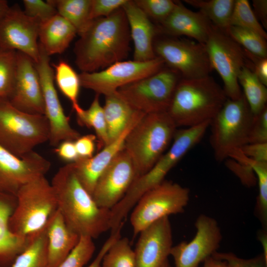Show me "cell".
<instances>
[{"label":"cell","mask_w":267,"mask_h":267,"mask_svg":"<svg viewBox=\"0 0 267 267\" xmlns=\"http://www.w3.org/2000/svg\"><path fill=\"white\" fill-rule=\"evenodd\" d=\"M230 26L254 31L267 39V34L254 13L247 0H235L231 16Z\"/></svg>","instance_id":"obj_38"},{"label":"cell","mask_w":267,"mask_h":267,"mask_svg":"<svg viewBox=\"0 0 267 267\" xmlns=\"http://www.w3.org/2000/svg\"><path fill=\"white\" fill-rule=\"evenodd\" d=\"M102 267H136L134 250L127 237H120L103 257Z\"/></svg>","instance_id":"obj_35"},{"label":"cell","mask_w":267,"mask_h":267,"mask_svg":"<svg viewBox=\"0 0 267 267\" xmlns=\"http://www.w3.org/2000/svg\"><path fill=\"white\" fill-rule=\"evenodd\" d=\"M18 110L32 114L44 115L42 87L34 62L17 51L14 87L9 100Z\"/></svg>","instance_id":"obj_19"},{"label":"cell","mask_w":267,"mask_h":267,"mask_svg":"<svg viewBox=\"0 0 267 267\" xmlns=\"http://www.w3.org/2000/svg\"><path fill=\"white\" fill-rule=\"evenodd\" d=\"M134 250L136 267H162L168 260L173 247V235L169 217L142 230Z\"/></svg>","instance_id":"obj_20"},{"label":"cell","mask_w":267,"mask_h":267,"mask_svg":"<svg viewBox=\"0 0 267 267\" xmlns=\"http://www.w3.org/2000/svg\"><path fill=\"white\" fill-rule=\"evenodd\" d=\"M238 81L243 89L244 96L252 114H259L266 107L267 102V89L254 73L246 66L241 70Z\"/></svg>","instance_id":"obj_29"},{"label":"cell","mask_w":267,"mask_h":267,"mask_svg":"<svg viewBox=\"0 0 267 267\" xmlns=\"http://www.w3.org/2000/svg\"><path fill=\"white\" fill-rule=\"evenodd\" d=\"M79 36L74 52L82 72L104 69L128 55L131 35L122 7L108 16L91 20Z\"/></svg>","instance_id":"obj_1"},{"label":"cell","mask_w":267,"mask_h":267,"mask_svg":"<svg viewBox=\"0 0 267 267\" xmlns=\"http://www.w3.org/2000/svg\"><path fill=\"white\" fill-rule=\"evenodd\" d=\"M253 119L243 94L236 100L227 99L210 125V142L217 161L225 160L248 143Z\"/></svg>","instance_id":"obj_8"},{"label":"cell","mask_w":267,"mask_h":267,"mask_svg":"<svg viewBox=\"0 0 267 267\" xmlns=\"http://www.w3.org/2000/svg\"><path fill=\"white\" fill-rule=\"evenodd\" d=\"M40 24L39 20L27 16L18 4L10 6L0 20V48L22 52L37 62Z\"/></svg>","instance_id":"obj_15"},{"label":"cell","mask_w":267,"mask_h":267,"mask_svg":"<svg viewBox=\"0 0 267 267\" xmlns=\"http://www.w3.org/2000/svg\"><path fill=\"white\" fill-rule=\"evenodd\" d=\"M128 0H91L89 18L90 20L107 17L122 7Z\"/></svg>","instance_id":"obj_44"},{"label":"cell","mask_w":267,"mask_h":267,"mask_svg":"<svg viewBox=\"0 0 267 267\" xmlns=\"http://www.w3.org/2000/svg\"><path fill=\"white\" fill-rule=\"evenodd\" d=\"M40 54L34 63L38 73L44 103V115L47 120L49 144L56 147L65 140L75 141L81 135L73 129L62 106L54 85V70L50 63L49 56L39 44Z\"/></svg>","instance_id":"obj_14"},{"label":"cell","mask_w":267,"mask_h":267,"mask_svg":"<svg viewBox=\"0 0 267 267\" xmlns=\"http://www.w3.org/2000/svg\"><path fill=\"white\" fill-rule=\"evenodd\" d=\"M136 4L150 19L163 22L175 8L177 1L171 0H136Z\"/></svg>","instance_id":"obj_40"},{"label":"cell","mask_w":267,"mask_h":267,"mask_svg":"<svg viewBox=\"0 0 267 267\" xmlns=\"http://www.w3.org/2000/svg\"><path fill=\"white\" fill-rule=\"evenodd\" d=\"M210 121L183 129L177 130L173 142L153 166L136 178L128 191L117 204L116 209L127 215L147 191L165 180L170 170L195 145L199 142L210 126Z\"/></svg>","instance_id":"obj_5"},{"label":"cell","mask_w":267,"mask_h":267,"mask_svg":"<svg viewBox=\"0 0 267 267\" xmlns=\"http://www.w3.org/2000/svg\"><path fill=\"white\" fill-rule=\"evenodd\" d=\"M57 14L70 22L80 35L88 27L91 0H51Z\"/></svg>","instance_id":"obj_32"},{"label":"cell","mask_w":267,"mask_h":267,"mask_svg":"<svg viewBox=\"0 0 267 267\" xmlns=\"http://www.w3.org/2000/svg\"><path fill=\"white\" fill-rule=\"evenodd\" d=\"M77 34L74 27L57 14L41 23L39 43L48 56L61 54L68 48Z\"/></svg>","instance_id":"obj_26"},{"label":"cell","mask_w":267,"mask_h":267,"mask_svg":"<svg viewBox=\"0 0 267 267\" xmlns=\"http://www.w3.org/2000/svg\"><path fill=\"white\" fill-rule=\"evenodd\" d=\"M145 114L139 112L118 138L100 149L96 155L89 158H79L72 163L77 178L91 195L98 178L117 154L124 149L127 135Z\"/></svg>","instance_id":"obj_21"},{"label":"cell","mask_w":267,"mask_h":267,"mask_svg":"<svg viewBox=\"0 0 267 267\" xmlns=\"http://www.w3.org/2000/svg\"><path fill=\"white\" fill-rule=\"evenodd\" d=\"M267 143V106L253 115L248 137V143Z\"/></svg>","instance_id":"obj_43"},{"label":"cell","mask_w":267,"mask_h":267,"mask_svg":"<svg viewBox=\"0 0 267 267\" xmlns=\"http://www.w3.org/2000/svg\"><path fill=\"white\" fill-rule=\"evenodd\" d=\"M189 195L188 188L166 180L147 191L135 205L131 215L134 236L164 217L183 213Z\"/></svg>","instance_id":"obj_9"},{"label":"cell","mask_w":267,"mask_h":267,"mask_svg":"<svg viewBox=\"0 0 267 267\" xmlns=\"http://www.w3.org/2000/svg\"><path fill=\"white\" fill-rule=\"evenodd\" d=\"M212 256L225 261L230 267H267V258L263 253L249 259L239 258L231 252H216Z\"/></svg>","instance_id":"obj_42"},{"label":"cell","mask_w":267,"mask_h":267,"mask_svg":"<svg viewBox=\"0 0 267 267\" xmlns=\"http://www.w3.org/2000/svg\"><path fill=\"white\" fill-rule=\"evenodd\" d=\"M160 57L145 62L134 60L117 62L106 68L79 74L81 86L104 96L115 93L120 88L152 75L164 67Z\"/></svg>","instance_id":"obj_12"},{"label":"cell","mask_w":267,"mask_h":267,"mask_svg":"<svg viewBox=\"0 0 267 267\" xmlns=\"http://www.w3.org/2000/svg\"><path fill=\"white\" fill-rule=\"evenodd\" d=\"M228 166L245 185H253L256 182L254 173L250 167L240 164L233 160L228 162Z\"/></svg>","instance_id":"obj_48"},{"label":"cell","mask_w":267,"mask_h":267,"mask_svg":"<svg viewBox=\"0 0 267 267\" xmlns=\"http://www.w3.org/2000/svg\"><path fill=\"white\" fill-rule=\"evenodd\" d=\"M235 0H185V2L199 9L212 24L226 33Z\"/></svg>","instance_id":"obj_28"},{"label":"cell","mask_w":267,"mask_h":267,"mask_svg":"<svg viewBox=\"0 0 267 267\" xmlns=\"http://www.w3.org/2000/svg\"><path fill=\"white\" fill-rule=\"evenodd\" d=\"M0 49H1L0 48Z\"/></svg>","instance_id":"obj_55"},{"label":"cell","mask_w":267,"mask_h":267,"mask_svg":"<svg viewBox=\"0 0 267 267\" xmlns=\"http://www.w3.org/2000/svg\"><path fill=\"white\" fill-rule=\"evenodd\" d=\"M96 137L92 134L80 136L74 141L79 158H89L93 156Z\"/></svg>","instance_id":"obj_46"},{"label":"cell","mask_w":267,"mask_h":267,"mask_svg":"<svg viewBox=\"0 0 267 267\" xmlns=\"http://www.w3.org/2000/svg\"><path fill=\"white\" fill-rule=\"evenodd\" d=\"M17 51L0 49V99L9 100L14 87Z\"/></svg>","instance_id":"obj_37"},{"label":"cell","mask_w":267,"mask_h":267,"mask_svg":"<svg viewBox=\"0 0 267 267\" xmlns=\"http://www.w3.org/2000/svg\"><path fill=\"white\" fill-rule=\"evenodd\" d=\"M253 11L263 27L267 29V0H252Z\"/></svg>","instance_id":"obj_51"},{"label":"cell","mask_w":267,"mask_h":267,"mask_svg":"<svg viewBox=\"0 0 267 267\" xmlns=\"http://www.w3.org/2000/svg\"><path fill=\"white\" fill-rule=\"evenodd\" d=\"M105 97L103 108L110 143L122 134L140 112L134 109L116 92Z\"/></svg>","instance_id":"obj_27"},{"label":"cell","mask_w":267,"mask_h":267,"mask_svg":"<svg viewBox=\"0 0 267 267\" xmlns=\"http://www.w3.org/2000/svg\"><path fill=\"white\" fill-rule=\"evenodd\" d=\"M49 135L44 115L24 112L8 99H0V146L21 158L48 141Z\"/></svg>","instance_id":"obj_7"},{"label":"cell","mask_w":267,"mask_h":267,"mask_svg":"<svg viewBox=\"0 0 267 267\" xmlns=\"http://www.w3.org/2000/svg\"><path fill=\"white\" fill-rule=\"evenodd\" d=\"M154 50L169 68L183 79L210 75L213 70L205 44L188 39L166 38L156 42Z\"/></svg>","instance_id":"obj_13"},{"label":"cell","mask_w":267,"mask_h":267,"mask_svg":"<svg viewBox=\"0 0 267 267\" xmlns=\"http://www.w3.org/2000/svg\"><path fill=\"white\" fill-rule=\"evenodd\" d=\"M95 250L93 239L80 236L77 245L57 267H84L91 259Z\"/></svg>","instance_id":"obj_39"},{"label":"cell","mask_w":267,"mask_h":267,"mask_svg":"<svg viewBox=\"0 0 267 267\" xmlns=\"http://www.w3.org/2000/svg\"><path fill=\"white\" fill-rule=\"evenodd\" d=\"M49 267H57L78 244L80 236L66 223L58 209L45 225Z\"/></svg>","instance_id":"obj_25"},{"label":"cell","mask_w":267,"mask_h":267,"mask_svg":"<svg viewBox=\"0 0 267 267\" xmlns=\"http://www.w3.org/2000/svg\"><path fill=\"white\" fill-rule=\"evenodd\" d=\"M240 150L253 160L267 163V143H248L243 146Z\"/></svg>","instance_id":"obj_47"},{"label":"cell","mask_w":267,"mask_h":267,"mask_svg":"<svg viewBox=\"0 0 267 267\" xmlns=\"http://www.w3.org/2000/svg\"><path fill=\"white\" fill-rule=\"evenodd\" d=\"M226 33L243 48L249 52L267 58V39L251 30L230 26Z\"/></svg>","instance_id":"obj_36"},{"label":"cell","mask_w":267,"mask_h":267,"mask_svg":"<svg viewBox=\"0 0 267 267\" xmlns=\"http://www.w3.org/2000/svg\"><path fill=\"white\" fill-rule=\"evenodd\" d=\"M122 227V226H121L115 231H111L110 236L104 243L94 260L87 267H102L101 262L103 257L113 243L121 237L120 232Z\"/></svg>","instance_id":"obj_50"},{"label":"cell","mask_w":267,"mask_h":267,"mask_svg":"<svg viewBox=\"0 0 267 267\" xmlns=\"http://www.w3.org/2000/svg\"><path fill=\"white\" fill-rule=\"evenodd\" d=\"M161 30L173 36H183L205 44L213 25L200 11H193L181 2L161 24Z\"/></svg>","instance_id":"obj_22"},{"label":"cell","mask_w":267,"mask_h":267,"mask_svg":"<svg viewBox=\"0 0 267 267\" xmlns=\"http://www.w3.org/2000/svg\"><path fill=\"white\" fill-rule=\"evenodd\" d=\"M16 204L15 196L0 191V267H9L30 240L13 234L9 229V220Z\"/></svg>","instance_id":"obj_24"},{"label":"cell","mask_w":267,"mask_h":267,"mask_svg":"<svg viewBox=\"0 0 267 267\" xmlns=\"http://www.w3.org/2000/svg\"><path fill=\"white\" fill-rule=\"evenodd\" d=\"M241 164L250 166L257 177L259 194L257 197L255 213L260 221L263 230L267 227V163L253 160L242 153L236 158Z\"/></svg>","instance_id":"obj_34"},{"label":"cell","mask_w":267,"mask_h":267,"mask_svg":"<svg viewBox=\"0 0 267 267\" xmlns=\"http://www.w3.org/2000/svg\"><path fill=\"white\" fill-rule=\"evenodd\" d=\"M227 99L223 88L210 75L181 78L167 112L177 127H193L211 121Z\"/></svg>","instance_id":"obj_3"},{"label":"cell","mask_w":267,"mask_h":267,"mask_svg":"<svg viewBox=\"0 0 267 267\" xmlns=\"http://www.w3.org/2000/svg\"><path fill=\"white\" fill-rule=\"evenodd\" d=\"M244 51L247 59L246 66L254 73L264 85L267 86V58L254 55L245 49Z\"/></svg>","instance_id":"obj_45"},{"label":"cell","mask_w":267,"mask_h":267,"mask_svg":"<svg viewBox=\"0 0 267 267\" xmlns=\"http://www.w3.org/2000/svg\"><path fill=\"white\" fill-rule=\"evenodd\" d=\"M136 178L133 162L123 149L98 178L92 197L99 207L111 210L124 197Z\"/></svg>","instance_id":"obj_17"},{"label":"cell","mask_w":267,"mask_h":267,"mask_svg":"<svg viewBox=\"0 0 267 267\" xmlns=\"http://www.w3.org/2000/svg\"><path fill=\"white\" fill-rule=\"evenodd\" d=\"M170 68L119 88L117 94L135 110L145 114L167 112L181 79Z\"/></svg>","instance_id":"obj_10"},{"label":"cell","mask_w":267,"mask_h":267,"mask_svg":"<svg viewBox=\"0 0 267 267\" xmlns=\"http://www.w3.org/2000/svg\"><path fill=\"white\" fill-rule=\"evenodd\" d=\"M177 127L167 112L145 114L127 135L124 150L137 177L148 172L166 152Z\"/></svg>","instance_id":"obj_4"},{"label":"cell","mask_w":267,"mask_h":267,"mask_svg":"<svg viewBox=\"0 0 267 267\" xmlns=\"http://www.w3.org/2000/svg\"><path fill=\"white\" fill-rule=\"evenodd\" d=\"M15 196L9 229L17 236L30 238L45 227L58 209L55 193L51 183L43 176L23 186Z\"/></svg>","instance_id":"obj_6"},{"label":"cell","mask_w":267,"mask_h":267,"mask_svg":"<svg viewBox=\"0 0 267 267\" xmlns=\"http://www.w3.org/2000/svg\"><path fill=\"white\" fill-rule=\"evenodd\" d=\"M10 6L5 0H0V20L5 15L8 10Z\"/></svg>","instance_id":"obj_53"},{"label":"cell","mask_w":267,"mask_h":267,"mask_svg":"<svg viewBox=\"0 0 267 267\" xmlns=\"http://www.w3.org/2000/svg\"><path fill=\"white\" fill-rule=\"evenodd\" d=\"M47 248L45 226L30 238L26 248L16 257L9 267H49Z\"/></svg>","instance_id":"obj_30"},{"label":"cell","mask_w":267,"mask_h":267,"mask_svg":"<svg viewBox=\"0 0 267 267\" xmlns=\"http://www.w3.org/2000/svg\"><path fill=\"white\" fill-rule=\"evenodd\" d=\"M201 267H230V266L225 261L212 256L204 261L203 265Z\"/></svg>","instance_id":"obj_52"},{"label":"cell","mask_w":267,"mask_h":267,"mask_svg":"<svg viewBox=\"0 0 267 267\" xmlns=\"http://www.w3.org/2000/svg\"><path fill=\"white\" fill-rule=\"evenodd\" d=\"M56 147L55 152L62 160L71 163L75 162L79 158L74 141H62Z\"/></svg>","instance_id":"obj_49"},{"label":"cell","mask_w":267,"mask_h":267,"mask_svg":"<svg viewBox=\"0 0 267 267\" xmlns=\"http://www.w3.org/2000/svg\"><path fill=\"white\" fill-rule=\"evenodd\" d=\"M24 12L28 16L45 22L57 14L51 0H24Z\"/></svg>","instance_id":"obj_41"},{"label":"cell","mask_w":267,"mask_h":267,"mask_svg":"<svg viewBox=\"0 0 267 267\" xmlns=\"http://www.w3.org/2000/svg\"><path fill=\"white\" fill-rule=\"evenodd\" d=\"M50 183L58 209L76 233L94 239L110 229V210L96 204L77 178L72 163L59 168Z\"/></svg>","instance_id":"obj_2"},{"label":"cell","mask_w":267,"mask_h":267,"mask_svg":"<svg viewBox=\"0 0 267 267\" xmlns=\"http://www.w3.org/2000/svg\"><path fill=\"white\" fill-rule=\"evenodd\" d=\"M54 67V81L62 93L71 102L76 115L83 109L78 102L81 86L79 74L67 62L60 60Z\"/></svg>","instance_id":"obj_31"},{"label":"cell","mask_w":267,"mask_h":267,"mask_svg":"<svg viewBox=\"0 0 267 267\" xmlns=\"http://www.w3.org/2000/svg\"><path fill=\"white\" fill-rule=\"evenodd\" d=\"M122 8L134 43V60L145 62L156 57L153 45L156 29L153 24L134 0H128Z\"/></svg>","instance_id":"obj_23"},{"label":"cell","mask_w":267,"mask_h":267,"mask_svg":"<svg viewBox=\"0 0 267 267\" xmlns=\"http://www.w3.org/2000/svg\"><path fill=\"white\" fill-rule=\"evenodd\" d=\"M99 95L96 94L88 109H83L81 113L76 115L79 125L94 130L98 147L100 150L109 141L103 108L100 105Z\"/></svg>","instance_id":"obj_33"},{"label":"cell","mask_w":267,"mask_h":267,"mask_svg":"<svg viewBox=\"0 0 267 267\" xmlns=\"http://www.w3.org/2000/svg\"><path fill=\"white\" fill-rule=\"evenodd\" d=\"M205 46L213 70L222 79L226 96L232 100L239 99L243 93L238 76L247 62L244 49L226 33L214 25Z\"/></svg>","instance_id":"obj_11"},{"label":"cell","mask_w":267,"mask_h":267,"mask_svg":"<svg viewBox=\"0 0 267 267\" xmlns=\"http://www.w3.org/2000/svg\"><path fill=\"white\" fill-rule=\"evenodd\" d=\"M162 267H172L168 260L164 264Z\"/></svg>","instance_id":"obj_54"},{"label":"cell","mask_w":267,"mask_h":267,"mask_svg":"<svg viewBox=\"0 0 267 267\" xmlns=\"http://www.w3.org/2000/svg\"><path fill=\"white\" fill-rule=\"evenodd\" d=\"M195 226L196 232L191 240L181 241L171 249L170 256L173 258L175 267H198L220 247L222 234L216 220L201 214Z\"/></svg>","instance_id":"obj_16"},{"label":"cell","mask_w":267,"mask_h":267,"mask_svg":"<svg viewBox=\"0 0 267 267\" xmlns=\"http://www.w3.org/2000/svg\"><path fill=\"white\" fill-rule=\"evenodd\" d=\"M50 166L34 150L20 158L0 146V191L16 196L23 186L45 176Z\"/></svg>","instance_id":"obj_18"}]
</instances>
